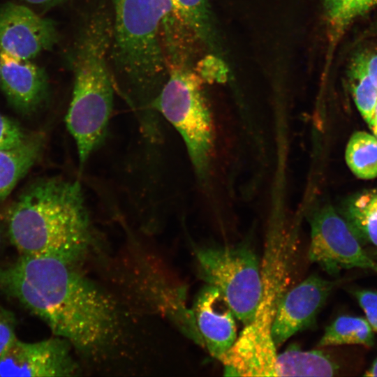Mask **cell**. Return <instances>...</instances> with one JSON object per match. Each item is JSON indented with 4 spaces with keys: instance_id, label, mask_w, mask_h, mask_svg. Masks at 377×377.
<instances>
[{
    "instance_id": "18",
    "label": "cell",
    "mask_w": 377,
    "mask_h": 377,
    "mask_svg": "<svg viewBox=\"0 0 377 377\" xmlns=\"http://www.w3.org/2000/svg\"><path fill=\"white\" fill-rule=\"evenodd\" d=\"M346 161L353 174L363 179L377 177V138L364 131L354 133L346 149Z\"/></svg>"
},
{
    "instance_id": "3",
    "label": "cell",
    "mask_w": 377,
    "mask_h": 377,
    "mask_svg": "<svg viewBox=\"0 0 377 377\" xmlns=\"http://www.w3.org/2000/svg\"><path fill=\"white\" fill-rule=\"evenodd\" d=\"M112 3L109 61L114 83L133 99L154 101L168 75L161 31L168 16L179 18L176 6L172 0H112Z\"/></svg>"
},
{
    "instance_id": "28",
    "label": "cell",
    "mask_w": 377,
    "mask_h": 377,
    "mask_svg": "<svg viewBox=\"0 0 377 377\" xmlns=\"http://www.w3.org/2000/svg\"><path fill=\"white\" fill-rule=\"evenodd\" d=\"M1 227H0V244H1Z\"/></svg>"
},
{
    "instance_id": "24",
    "label": "cell",
    "mask_w": 377,
    "mask_h": 377,
    "mask_svg": "<svg viewBox=\"0 0 377 377\" xmlns=\"http://www.w3.org/2000/svg\"><path fill=\"white\" fill-rule=\"evenodd\" d=\"M14 314L0 306V356L16 338Z\"/></svg>"
},
{
    "instance_id": "9",
    "label": "cell",
    "mask_w": 377,
    "mask_h": 377,
    "mask_svg": "<svg viewBox=\"0 0 377 377\" xmlns=\"http://www.w3.org/2000/svg\"><path fill=\"white\" fill-rule=\"evenodd\" d=\"M71 348L66 339L57 336L32 343L16 337L0 356V376H73L78 367Z\"/></svg>"
},
{
    "instance_id": "13",
    "label": "cell",
    "mask_w": 377,
    "mask_h": 377,
    "mask_svg": "<svg viewBox=\"0 0 377 377\" xmlns=\"http://www.w3.org/2000/svg\"><path fill=\"white\" fill-rule=\"evenodd\" d=\"M0 84L11 106L23 114L37 110L48 95V81L43 69L30 60L1 50Z\"/></svg>"
},
{
    "instance_id": "6",
    "label": "cell",
    "mask_w": 377,
    "mask_h": 377,
    "mask_svg": "<svg viewBox=\"0 0 377 377\" xmlns=\"http://www.w3.org/2000/svg\"><path fill=\"white\" fill-rule=\"evenodd\" d=\"M168 78L154 105L182 138L197 175L204 179L212 157L214 131L203 80L174 45L164 47Z\"/></svg>"
},
{
    "instance_id": "22",
    "label": "cell",
    "mask_w": 377,
    "mask_h": 377,
    "mask_svg": "<svg viewBox=\"0 0 377 377\" xmlns=\"http://www.w3.org/2000/svg\"><path fill=\"white\" fill-rule=\"evenodd\" d=\"M29 136L15 121L0 114V149L17 147Z\"/></svg>"
},
{
    "instance_id": "20",
    "label": "cell",
    "mask_w": 377,
    "mask_h": 377,
    "mask_svg": "<svg viewBox=\"0 0 377 377\" xmlns=\"http://www.w3.org/2000/svg\"><path fill=\"white\" fill-rule=\"evenodd\" d=\"M350 81L355 105L369 124L377 102V88L369 78L365 64V56L357 57L350 71Z\"/></svg>"
},
{
    "instance_id": "5",
    "label": "cell",
    "mask_w": 377,
    "mask_h": 377,
    "mask_svg": "<svg viewBox=\"0 0 377 377\" xmlns=\"http://www.w3.org/2000/svg\"><path fill=\"white\" fill-rule=\"evenodd\" d=\"M279 232L267 239L260 265L262 295L253 320L220 359L224 375L273 376L277 348L271 330L279 301L290 279L295 242Z\"/></svg>"
},
{
    "instance_id": "2",
    "label": "cell",
    "mask_w": 377,
    "mask_h": 377,
    "mask_svg": "<svg viewBox=\"0 0 377 377\" xmlns=\"http://www.w3.org/2000/svg\"><path fill=\"white\" fill-rule=\"evenodd\" d=\"M8 235L20 256L52 258L76 265L92 240L81 184L52 177L27 187L10 207Z\"/></svg>"
},
{
    "instance_id": "14",
    "label": "cell",
    "mask_w": 377,
    "mask_h": 377,
    "mask_svg": "<svg viewBox=\"0 0 377 377\" xmlns=\"http://www.w3.org/2000/svg\"><path fill=\"white\" fill-rule=\"evenodd\" d=\"M43 147L44 136L37 133L17 147L0 149V200L9 195L39 159Z\"/></svg>"
},
{
    "instance_id": "12",
    "label": "cell",
    "mask_w": 377,
    "mask_h": 377,
    "mask_svg": "<svg viewBox=\"0 0 377 377\" xmlns=\"http://www.w3.org/2000/svg\"><path fill=\"white\" fill-rule=\"evenodd\" d=\"M191 311L204 348L220 360L238 336L231 308L216 288L206 284L196 295Z\"/></svg>"
},
{
    "instance_id": "15",
    "label": "cell",
    "mask_w": 377,
    "mask_h": 377,
    "mask_svg": "<svg viewBox=\"0 0 377 377\" xmlns=\"http://www.w3.org/2000/svg\"><path fill=\"white\" fill-rule=\"evenodd\" d=\"M339 369V364L323 351H305L293 345L277 353L273 376H333Z\"/></svg>"
},
{
    "instance_id": "26",
    "label": "cell",
    "mask_w": 377,
    "mask_h": 377,
    "mask_svg": "<svg viewBox=\"0 0 377 377\" xmlns=\"http://www.w3.org/2000/svg\"><path fill=\"white\" fill-rule=\"evenodd\" d=\"M368 124L375 137L377 138V102L371 121Z\"/></svg>"
},
{
    "instance_id": "25",
    "label": "cell",
    "mask_w": 377,
    "mask_h": 377,
    "mask_svg": "<svg viewBox=\"0 0 377 377\" xmlns=\"http://www.w3.org/2000/svg\"><path fill=\"white\" fill-rule=\"evenodd\" d=\"M365 64L367 74L377 88V53L365 56Z\"/></svg>"
},
{
    "instance_id": "23",
    "label": "cell",
    "mask_w": 377,
    "mask_h": 377,
    "mask_svg": "<svg viewBox=\"0 0 377 377\" xmlns=\"http://www.w3.org/2000/svg\"><path fill=\"white\" fill-rule=\"evenodd\" d=\"M355 297L362 309L365 319L373 331L377 332V290H359Z\"/></svg>"
},
{
    "instance_id": "19",
    "label": "cell",
    "mask_w": 377,
    "mask_h": 377,
    "mask_svg": "<svg viewBox=\"0 0 377 377\" xmlns=\"http://www.w3.org/2000/svg\"><path fill=\"white\" fill-rule=\"evenodd\" d=\"M331 36L335 39L357 17L377 5V0H323Z\"/></svg>"
},
{
    "instance_id": "1",
    "label": "cell",
    "mask_w": 377,
    "mask_h": 377,
    "mask_svg": "<svg viewBox=\"0 0 377 377\" xmlns=\"http://www.w3.org/2000/svg\"><path fill=\"white\" fill-rule=\"evenodd\" d=\"M0 291L84 355L101 352L117 332L118 316L112 299L74 265L20 256L0 267Z\"/></svg>"
},
{
    "instance_id": "17",
    "label": "cell",
    "mask_w": 377,
    "mask_h": 377,
    "mask_svg": "<svg viewBox=\"0 0 377 377\" xmlns=\"http://www.w3.org/2000/svg\"><path fill=\"white\" fill-rule=\"evenodd\" d=\"M373 332L365 318L341 316L326 327L318 346L357 344L370 347L374 343Z\"/></svg>"
},
{
    "instance_id": "21",
    "label": "cell",
    "mask_w": 377,
    "mask_h": 377,
    "mask_svg": "<svg viewBox=\"0 0 377 377\" xmlns=\"http://www.w3.org/2000/svg\"><path fill=\"white\" fill-rule=\"evenodd\" d=\"M352 226L377 247V192L360 195L348 207Z\"/></svg>"
},
{
    "instance_id": "11",
    "label": "cell",
    "mask_w": 377,
    "mask_h": 377,
    "mask_svg": "<svg viewBox=\"0 0 377 377\" xmlns=\"http://www.w3.org/2000/svg\"><path fill=\"white\" fill-rule=\"evenodd\" d=\"M336 285L312 274L281 297L271 334L276 348L294 334L311 326Z\"/></svg>"
},
{
    "instance_id": "7",
    "label": "cell",
    "mask_w": 377,
    "mask_h": 377,
    "mask_svg": "<svg viewBox=\"0 0 377 377\" xmlns=\"http://www.w3.org/2000/svg\"><path fill=\"white\" fill-rule=\"evenodd\" d=\"M196 258L201 278L223 295L244 326L253 319L262 295L259 260L246 244L199 249Z\"/></svg>"
},
{
    "instance_id": "16",
    "label": "cell",
    "mask_w": 377,
    "mask_h": 377,
    "mask_svg": "<svg viewBox=\"0 0 377 377\" xmlns=\"http://www.w3.org/2000/svg\"><path fill=\"white\" fill-rule=\"evenodd\" d=\"M182 22L194 39L212 54H221L220 43L208 0H172Z\"/></svg>"
},
{
    "instance_id": "27",
    "label": "cell",
    "mask_w": 377,
    "mask_h": 377,
    "mask_svg": "<svg viewBox=\"0 0 377 377\" xmlns=\"http://www.w3.org/2000/svg\"><path fill=\"white\" fill-rule=\"evenodd\" d=\"M365 376H377V358L364 374Z\"/></svg>"
},
{
    "instance_id": "10",
    "label": "cell",
    "mask_w": 377,
    "mask_h": 377,
    "mask_svg": "<svg viewBox=\"0 0 377 377\" xmlns=\"http://www.w3.org/2000/svg\"><path fill=\"white\" fill-rule=\"evenodd\" d=\"M58 40L55 24L29 8L6 3L0 8V50L30 60Z\"/></svg>"
},
{
    "instance_id": "4",
    "label": "cell",
    "mask_w": 377,
    "mask_h": 377,
    "mask_svg": "<svg viewBox=\"0 0 377 377\" xmlns=\"http://www.w3.org/2000/svg\"><path fill=\"white\" fill-rule=\"evenodd\" d=\"M111 38L112 20L99 8L84 22L74 51V84L66 123L75 142L80 167L104 140L112 110Z\"/></svg>"
},
{
    "instance_id": "8",
    "label": "cell",
    "mask_w": 377,
    "mask_h": 377,
    "mask_svg": "<svg viewBox=\"0 0 377 377\" xmlns=\"http://www.w3.org/2000/svg\"><path fill=\"white\" fill-rule=\"evenodd\" d=\"M310 226L309 259L328 274L355 267L377 273V262L364 251L352 228L332 207L315 212Z\"/></svg>"
}]
</instances>
